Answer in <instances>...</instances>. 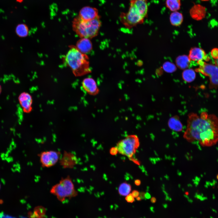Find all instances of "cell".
<instances>
[{
  "instance_id": "6da1fadb",
  "label": "cell",
  "mask_w": 218,
  "mask_h": 218,
  "mask_svg": "<svg viewBox=\"0 0 218 218\" xmlns=\"http://www.w3.org/2000/svg\"><path fill=\"white\" fill-rule=\"evenodd\" d=\"M183 137L190 142H197L202 147H210L218 142V118L203 111L198 115L189 114Z\"/></svg>"
},
{
  "instance_id": "7a4b0ae2",
  "label": "cell",
  "mask_w": 218,
  "mask_h": 218,
  "mask_svg": "<svg viewBox=\"0 0 218 218\" xmlns=\"http://www.w3.org/2000/svg\"><path fill=\"white\" fill-rule=\"evenodd\" d=\"M89 58L76 47L71 46L65 57V62L76 76H81L90 73Z\"/></svg>"
},
{
  "instance_id": "3957f363",
  "label": "cell",
  "mask_w": 218,
  "mask_h": 218,
  "mask_svg": "<svg viewBox=\"0 0 218 218\" xmlns=\"http://www.w3.org/2000/svg\"><path fill=\"white\" fill-rule=\"evenodd\" d=\"M101 25L99 15L90 21L84 20L78 16L73 20L72 27L73 30L81 38L90 39L97 35Z\"/></svg>"
},
{
  "instance_id": "277c9868",
  "label": "cell",
  "mask_w": 218,
  "mask_h": 218,
  "mask_svg": "<svg viewBox=\"0 0 218 218\" xmlns=\"http://www.w3.org/2000/svg\"><path fill=\"white\" fill-rule=\"evenodd\" d=\"M50 191L61 202L78 195L72 179L69 175L61 178L58 182L51 187Z\"/></svg>"
},
{
  "instance_id": "5b68a950",
  "label": "cell",
  "mask_w": 218,
  "mask_h": 218,
  "mask_svg": "<svg viewBox=\"0 0 218 218\" xmlns=\"http://www.w3.org/2000/svg\"><path fill=\"white\" fill-rule=\"evenodd\" d=\"M140 145L139 138L136 135H130L120 140L117 144L118 152L132 158Z\"/></svg>"
},
{
  "instance_id": "8992f818",
  "label": "cell",
  "mask_w": 218,
  "mask_h": 218,
  "mask_svg": "<svg viewBox=\"0 0 218 218\" xmlns=\"http://www.w3.org/2000/svg\"><path fill=\"white\" fill-rule=\"evenodd\" d=\"M199 65L195 71L208 77L210 80L209 87L210 89L218 87V67L215 64L207 63L203 60L197 61Z\"/></svg>"
},
{
  "instance_id": "52a82bcc",
  "label": "cell",
  "mask_w": 218,
  "mask_h": 218,
  "mask_svg": "<svg viewBox=\"0 0 218 218\" xmlns=\"http://www.w3.org/2000/svg\"><path fill=\"white\" fill-rule=\"evenodd\" d=\"M120 18L121 22L126 27L130 28L138 24L142 23L145 17L134 5L130 2L128 12L127 13H122Z\"/></svg>"
},
{
  "instance_id": "ba28073f",
  "label": "cell",
  "mask_w": 218,
  "mask_h": 218,
  "mask_svg": "<svg viewBox=\"0 0 218 218\" xmlns=\"http://www.w3.org/2000/svg\"><path fill=\"white\" fill-rule=\"evenodd\" d=\"M61 154L59 151L51 150L42 151L38 155L41 166L48 168L59 162Z\"/></svg>"
},
{
  "instance_id": "9c48e42d",
  "label": "cell",
  "mask_w": 218,
  "mask_h": 218,
  "mask_svg": "<svg viewBox=\"0 0 218 218\" xmlns=\"http://www.w3.org/2000/svg\"><path fill=\"white\" fill-rule=\"evenodd\" d=\"M78 160L73 153L64 150L61 154L59 163L64 169H72L77 164Z\"/></svg>"
},
{
  "instance_id": "30bf717a",
  "label": "cell",
  "mask_w": 218,
  "mask_h": 218,
  "mask_svg": "<svg viewBox=\"0 0 218 218\" xmlns=\"http://www.w3.org/2000/svg\"><path fill=\"white\" fill-rule=\"evenodd\" d=\"M82 85L84 89L90 95L95 96L99 93V90L96 82L92 78H84L82 82Z\"/></svg>"
},
{
  "instance_id": "8fae6325",
  "label": "cell",
  "mask_w": 218,
  "mask_h": 218,
  "mask_svg": "<svg viewBox=\"0 0 218 218\" xmlns=\"http://www.w3.org/2000/svg\"><path fill=\"white\" fill-rule=\"evenodd\" d=\"M188 57L190 61H193L203 60L207 61L210 59L203 49L198 47H193L190 49Z\"/></svg>"
},
{
  "instance_id": "7c38bea8",
  "label": "cell",
  "mask_w": 218,
  "mask_h": 218,
  "mask_svg": "<svg viewBox=\"0 0 218 218\" xmlns=\"http://www.w3.org/2000/svg\"><path fill=\"white\" fill-rule=\"evenodd\" d=\"M98 16V10L95 8L86 6L80 11L79 16L85 21L93 20Z\"/></svg>"
},
{
  "instance_id": "4fadbf2b",
  "label": "cell",
  "mask_w": 218,
  "mask_h": 218,
  "mask_svg": "<svg viewBox=\"0 0 218 218\" xmlns=\"http://www.w3.org/2000/svg\"><path fill=\"white\" fill-rule=\"evenodd\" d=\"M18 99L24 112L28 113L31 111L32 99L29 94L26 92L21 93L18 97Z\"/></svg>"
},
{
  "instance_id": "5bb4252c",
  "label": "cell",
  "mask_w": 218,
  "mask_h": 218,
  "mask_svg": "<svg viewBox=\"0 0 218 218\" xmlns=\"http://www.w3.org/2000/svg\"><path fill=\"white\" fill-rule=\"evenodd\" d=\"M189 12L192 18L199 21L205 17L206 13V8L199 4H195L191 7Z\"/></svg>"
},
{
  "instance_id": "9a60e30c",
  "label": "cell",
  "mask_w": 218,
  "mask_h": 218,
  "mask_svg": "<svg viewBox=\"0 0 218 218\" xmlns=\"http://www.w3.org/2000/svg\"><path fill=\"white\" fill-rule=\"evenodd\" d=\"M92 43L89 39L82 38L78 41L76 47L81 53L85 54L92 50Z\"/></svg>"
},
{
  "instance_id": "2e32d148",
  "label": "cell",
  "mask_w": 218,
  "mask_h": 218,
  "mask_svg": "<svg viewBox=\"0 0 218 218\" xmlns=\"http://www.w3.org/2000/svg\"><path fill=\"white\" fill-rule=\"evenodd\" d=\"M168 125L170 129L176 132H180L183 129V124L177 115L170 117L168 121Z\"/></svg>"
},
{
  "instance_id": "e0dca14e",
  "label": "cell",
  "mask_w": 218,
  "mask_h": 218,
  "mask_svg": "<svg viewBox=\"0 0 218 218\" xmlns=\"http://www.w3.org/2000/svg\"><path fill=\"white\" fill-rule=\"evenodd\" d=\"M145 18L148 12L147 0H131L130 2Z\"/></svg>"
},
{
  "instance_id": "ac0fdd59",
  "label": "cell",
  "mask_w": 218,
  "mask_h": 218,
  "mask_svg": "<svg viewBox=\"0 0 218 218\" xmlns=\"http://www.w3.org/2000/svg\"><path fill=\"white\" fill-rule=\"evenodd\" d=\"M182 14L178 11L173 12L170 16V20L171 24L178 26L181 25L183 21Z\"/></svg>"
},
{
  "instance_id": "d6986e66",
  "label": "cell",
  "mask_w": 218,
  "mask_h": 218,
  "mask_svg": "<svg viewBox=\"0 0 218 218\" xmlns=\"http://www.w3.org/2000/svg\"><path fill=\"white\" fill-rule=\"evenodd\" d=\"M190 60L188 57L186 55H182L178 57L176 60L177 66L181 69H185L189 66Z\"/></svg>"
},
{
  "instance_id": "ffe728a7",
  "label": "cell",
  "mask_w": 218,
  "mask_h": 218,
  "mask_svg": "<svg viewBox=\"0 0 218 218\" xmlns=\"http://www.w3.org/2000/svg\"><path fill=\"white\" fill-rule=\"evenodd\" d=\"M183 79L186 82L190 83L193 81L196 77L194 71L192 69H188L184 70L182 74Z\"/></svg>"
},
{
  "instance_id": "44dd1931",
  "label": "cell",
  "mask_w": 218,
  "mask_h": 218,
  "mask_svg": "<svg viewBox=\"0 0 218 218\" xmlns=\"http://www.w3.org/2000/svg\"><path fill=\"white\" fill-rule=\"evenodd\" d=\"M166 5L171 11L173 12L178 11L181 7V0H166Z\"/></svg>"
},
{
  "instance_id": "7402d4cb",
  "label": "cell",
  "mask_w": 218,
  "mask_h": 218,
  "mask_svg": "<svg viewBox=\"0 0 218 218\" xmlns=\"http://www.w3.org/2000/svg\"><path fill=\"white\" fill-rule=\"evenodd\" d=\"M45 209L43 207L37 206L35 208L33 213H29V218H45Z\"/></svg>"
},
{
  "instance_id": "603a6c76",
  "label": "cell",
  "mask_w": 218,
  "mask_h": 218,
  "mask_svg": "<svg viewBox=\"0 0 218 218\" xmlns=\"http://www.w3.org/2000/svg\"><path fill=\"white\" fill-rule=\"evenodd\" d=\"M131 185L126 182L121 183L118 189L119 194L121 196H126L130 193L131 191Z\"/></svg>"
},
{
  "instance_id": "cb8c5ba5",
  "label": "cell",
  "mask_w": 218,
  "mask_h": 218,
  "mask_svg": "<svg viewBox=\"0 0 218 218\" xmlns=\"http://www.w3.org/2000/svg\"><path fill=\"white\" fill-rule=\"evenodd\" d=\"M15 32L17 35L20 37H25L28 33V29L27 25L24 24L18 25L15 28Z\"/></svg>"
},
{
  "instance_id": "d4e9b609",
  "label": "cell",
  "mask_w": 218,
  "mask_h": 218,
  "mask_svg": "<svg viewBox=\"0 0 218 218\" xmlns=\"http://www.w3.org/2000/svg\"><path fill=\"white\" fill-rule=\"evenodd\" d=\"M163 68L164 71L168 73L173 72L176 69L174 64L169 62H166L163 64Z\"/></svg>"
},
{
  "instance_id": "484cf974",
  "label": "cell",
  "mask_w": 218,
  "mask_h": 218,
  "mask_svg": "<svg viewBox=\"0 0 218 218\" xmlns=\"http://www.w3.org/2000/svg\"><path fill=\"white\" fill-rule=\"evenodd\" d=\"M211 54L213 58L215 59L218 58V49L217 48L213 49L211 51Z\"/></svg>"
},
{
  "instance_id": "4316f807",
  "label": "cell",
  "mask_w": 218,
  "mask_h": 218,
  "mask_svg": "<svg viewBox=\"0 0 218 218\" xmlns=\"http://www.w3.org/2000/svg\"><path fill=\"white\" fill-rule=\"evenodd\" d=\"M125 200L128 203H132L134 200V198L131 193H130L126 196Z\"/></svg>"
},
{
  "instance_id": "83f0119b",
  "label": "cell",
  "mask_w": 218,
  "mask_h": 218,
  "mask_svg": "<svg viewBox=\"0 0 218 218\" xmlns=\"http://www.w3.org/2000/svg\"><path fill=\"white\" fill-rule=\"evenodd\" d=\"M110 154L112 155H116L118 152L117 149L116 147H111L109 151Z\"/></svg>"
},
{
  "instance_id": "f1b7e54d",
  "label": "cell",
  "mask_w": 218,
  "mask_h": 218,
  "mask_svg": "<svg viewBox=\"0 0 218 218\" xmlns=\"http://www.w3.org/2000/svg\"><path fill=\"white\" fill-rule=\"evenodd\" d=\"M134 198H136L139 195L140 193L137 190H134L131 193Z\"/></svg>"
},
{
  "instance_id": "f546056e",
  "label": "cell",
  "mask_w": 218,
  "mask_h": 218,
  "mask_svg": "<svg viewBox=\"0 0 218 218\" xmlns=\"http://www.w3.org/2000/svg\"><path fill=\"white\" fill-rule=\"evenodd\" d=\"M134 183L136 185L139 186L141 184L140 180L138 179L134 181Z\"/></svg>"
},
{
  "instance_id": "4dcf8cb0",
  "label": "cell",
  "mask_w": 218,
  "mask_h": 218,
  "mask_svg": "<svg viewBox=\"0 0 218 218\" xmlns=\"http://www.w3.org/2000/svg\"><path fill=\"white\" fill-rule=\"evenodd\" d=\"M145 193L144 192L140 193L139 195L141 199H144L145 198Z\"/></svg>"
},
{
  "instance_id": "1f68e13d",
  "label": "cell",
  "mask_w": 218,
  "mask_h": 218,
  "mask_svg": "<svg viewBox=\"0 0 218 218\" xmlns=\"http://www.w3.org/2000/svg\"><path fill=\"white\" fill-rule=\"evenodd\" d=\"M151 196L149 193L147 192L145 194V198L147 199H149L150 198Z\"/></svg>"
},
{
  "instance_id": "d6a6232c",
  "label": "cell",
  "mask_w": 218,
  "mask_h": 218,
  "mask_svg": "<svg viewBox=\"0 0 218 218\" xmlns=\"http://www.w3.org/2000/svg\"><path fill=\"white\" fill-rule=\"evenodd\" d=\"M150 201L152 203H155L156 201V199L155 197H152L151 198Z\"/></svg>"
},
{
  "instance_id": "836d02e7",
  "label": "cell",
  "mask_w": 218,
  "mask_h": 218,
  "mask_svg": "<svg viewBox=\"0 0 218 218\" xmlns=\"http://www.w3.org/2000/svg\"><path fill=\"white\" fill-rule=\"evenodd\" d=\"M215 65L218 67V58L215 59Z\"/></svg>"
},
{
  "instance_id": "e575fe53",
  "label": "cell",
  "mask_w": 218,
  "mask_h": 218,
  "mask_svg": "<svg viewBox=\"0 0 218 218\" xmlns=\"http://www.w3.org/2000/svg\"><path fill=\"white\" fill-rule=\"evenodd\" d=\"M136 199L138 201H140L141 200V199L140 196H138V197H136Z\"/></svg>"
},
{
  "instance_id": "d590c367",
  "label": "cell",
  "mask_w": 218,
  "mask_h": 218,
  "mask_svg": "<svg viewBox=\"0 0 218 218\" xmlns=\"http://www.w3.org/2000/svg\"><path fill=\"white\" fill-rule=\"evenodd\" d=\"M2 91V88L1 85L0 84V94H1Z\"/></svg>"
},
{
  "instance_id": "8d00e7d4",
  "label": "cell",
  "mask_w": 218,
  "mask_h": 218,
  "mask_svg": "<svg viewBox=\"0 0 218 218\" xmlns=\"http://www.w3.org/2000/svg\"><path fill=\"white\" fill-rule=\"evenodd\" d=\"M17 1L18 2H22V0H17Z\"/></svg>"
},
{
  "instance_id": "74e56055",
  "label": "cell",
  "mask_w": 218,
  "mask_h": 218,
  "mask_svg": "<svg viewBox=\"0 0 218 218\" xmlns=\"http://www.w3.org/2000/svg\"><path fill=\"white\" fill-rule=\"evenodd\" d=\"M200 0L202 1H209L210 0Z\"/></svg>"
},
{
  "instance_id": "f35d334b",
  "label": "cell",
  "mask_w": 218,
  "mask_h": 218,
  "mask_svg": "<svg viewBox=\"0 0 218 218\" xmlns=\"http://www.w3.org/2000/svg\"><path fill=\"white\" fill-rule=\"evenodd\" d=\"M216 178L218 180V174L216 176Z\"/></svg>"
},
{
  "instance_id": "ab89813d",
  "label": "cell",
  "mask_w": 218,
  "mask_h": 218,
  "mask_svg": "<svg viewBox=\"0 0 218 218\" xmlns=\"http://www.w3.org/2000/svg\"><path fill=\"white\" fill-rule=\"evenodd\" d=\"M186 193V194H187V195H188V192H187L186 193Z\"/></svg>"
},
{
  "instance_id": "60d3db41",
  "label": "cell",
  "mask_w": 218,
  "mask_h": 218,
  "mask_svg": "<svg viewBox=\"0 0 218 218\" xmlns=\"http://www.w3.org/2000/svg\"></svg>"
}]
</instances>
